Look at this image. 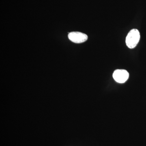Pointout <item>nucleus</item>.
I'll use <instances>...</instances> for the list:
<instances>
[{
	"mask_svg": "<svg viewBox=\"0 0 146 146\" xmlns=\"http://www.w3.org/2000/svg\"><path fill=\"white\" fill-rule=\"evenodd\" d=\"M129 77L128 72L125 70H117L114 72L113 77L114 80L119 83L125 82Z\"/></svg>",
	"mask_w": 146,
	"mask_h": 146,
	"instance_id": "7ed1b4c3",
	"label": "nucleus"
},
{
	"mask_svg": "<svg viewBox=\"0 0 146 146\" xmlns=\"http://www.w3.org/2000/svg\"><path fill=\"white\" fill-rule=\"evenodd\" d=\"M68 38L72 42L77 44L83 43L88 39L86 34L79 32H72L68 35Z\"/></svg>",
	"mask_w": 146,
	"mask_h": 146,
	"instance_id": "f03ea898",
	"label": "nucleus"
},
{
	"mask_svg": "<svg viewBox=\"0 0 146 146\" xmlns=\"http://www.w3.org/2000/svg\"><path fill=\"white\" fill-rule=\"evenodd\" d=\"M140 39L139 31L136 29H133L128 33L126 38V44L129 48H133L138 44Z\"/></svg>",
	"mask_w": 146,
	"mask_h": 146,
	"instance_id": "f257e3e1",
	"label": "nucleus"
}]
</instances>
